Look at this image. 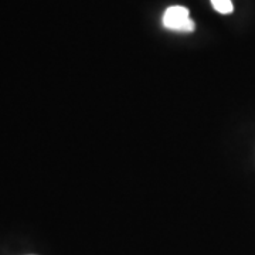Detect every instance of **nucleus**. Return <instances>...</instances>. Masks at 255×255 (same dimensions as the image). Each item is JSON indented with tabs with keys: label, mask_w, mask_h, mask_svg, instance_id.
Instances as JSON below:
<instances>
[{
	"label": "nucleus",
	"mask_w": 255,
	"mask_h": 255,
	"mask_svg": "<svg viewBox=\"0 0 255 255\" xmlns=\"http://www.w3.org/2000/svg\"><path fill=\"white\" fill-rule=\"evenodd\" d=\"M163 27L167 30H173V31L191 33V31H194L196 24L190 18V13L186 7L172 6L164 11Z\"/></svg>",
	"instance_id": "f257e3e1"
},
{
	"label": "nucleus",
	"mask_w": 255,
	"mask_h": 255,
	"mask_svg": "<svg viewBox=\"0 0 255 255\" xmlns=\"http://www.w3.org/2000/svg\"><path fill=\"white\" fill-rule=\"evenodd\" d=\"M213 4V9L220 14H231L233 13V3L231 0H210Z\"/></svg>",
	"instance_id": "f03ea898"
}]
</instances>
